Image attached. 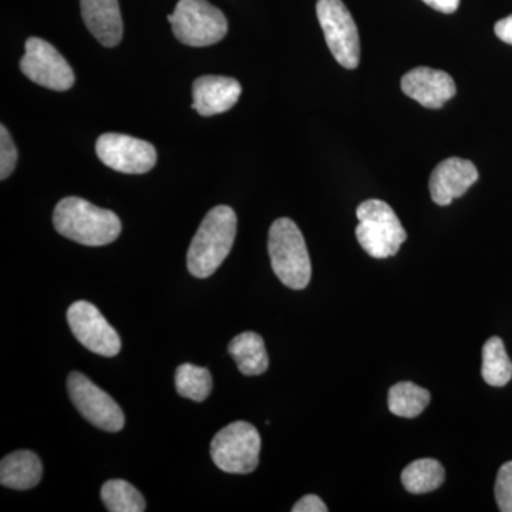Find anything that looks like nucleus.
<instances>
[{
    "instance_id": "412c9836",
    "label": "nucleus",
    "mask_w": 512,
    "mask_h": 512,
    "mask_svg": "<svg viewBox=\"0 0 512 512\" xmlns=\"http://www.w3.org/2000/svg\"><path fill=\"white\" fill-rule=\"evenodd\" d=\"M101 500L110 512L146 511V500L136 487L124 480H110L101 488Z\"/></svg>"
},
{
    "instance_id": "9b49d317",
    "label": "nucleus",
    "mask_w": 512,
    "mask_h": 512,
    "mask_svg": "<svg viewBox=\"0 0 512 512\" xmlns=\"http://www.w3.org/2000/svg\"><path fill=\"white\" fill-rule=\"evenodd\" d=\"M67 322L73 335L84 348L104 357L119 355L121 350L119 333L93 303L74 302L67 311Z\"/></svg>"
},
{
    "instance_id": "a878e982",
    "label": "nucleus",
    "mask_w": 512,
    "mask_h": 512,
    "mask_svg": "<svg viewBox=\"0 0 512 512\" xmlns=\"http://www.w3.org/2000/svg\"><path fill=\"white\" fill-rule=\"evenodd\" d=\"M494 32L497 37H500V40L512 46V15L498 20V22L495 23Z\"/></svg>"
},
{
    "instance_id": "bb28decb",
    "label": "nucleus",
    "mask_w": 512,
    "mask_h": 512,
    "mask_svg": "<svg viewBox=\"0 0 512 512\" xmlns=\"http://www.w3.org/2000/svg\"><path fill=\"white\" fill-rule=\"evenodd\" d=\"M423 2L437 12L447 13V15L456 12L460 6V0H423Z\"/></svg>"
},
{
    "instance_id": "aec40b11",
    "label": "nucleus",
    "mask_w": 512,
    "mask_h": 512,
    "mask_svg": "<svg viewBox=\"0 0 512 512\" xmlns=\"http://www.w3.org/2000/svg\"><path fill=\"white\" fill-rule=\"evenodd\" d=\"M481 375L485 383L503 387L512 379V362L505 352L503 340L494 336L485 342Z\"/></svg>"
},
{
    "instance_id": "4be33fe9",
    "label": "nucleus",
    "mask_w": 512,
    "mask_h": 512,
    "mask_svg": "<svg viewBox=\"0 0 512 512\" xmlns=\"http://www.w3.org/2000/svg\"><path fill=\"white\" fill-rule=\"evenodd\" d=\"M175 389L192 402H204L212 390V376L205 367L184 363L175 372Z\"/></svg>"
},
{
    "instance_id": "2eb2a0df",
    "label": "nucleus",
    "mask_w": 512,
    "mask_h": 512,
    "mask_svg": "<svg viewBox=\"0 0 512 512\" xmlns=\"http://www.w3.org/2000/svg\"><path fill=\"white\" fill-rule=\"evenodd\" d=\"M80 6L87 29L101 45H119L123 39V19L119 0H80Z\"/></svg>"
},
{
    "instance_id": "6ab92c4d",
    "label": "nucleus",
    "mask_w": 512,
    "mask_h": 512,
    "mask_svg": "<svg viewBox=\"0 0 512 512\" xmlns=\"http://www.w3.org/2000/svg\"><path fill=\"white\" fill-rule=\"evenodd\" d=\"M430 400L429 390L412 382H400L390 387L387 404L394 416L414 419L426 410Z\"/></svg>"
},
{
    "instance_id": "39448f33",
    "label": "nucleus",
    "mask_w": 512,
    "mask_h": 512,
    "mask_svg": "<svg viewBox=\"0 0 512 512\" xmlns=\"http://www.w3.org/2000/svg\"><path fill=\"white\" fill-rule=\"evenodd\" d=\"M174 36L184 45L207 47L221 42L228 32V22L220 9L207 0H180L168 15Z\"/></svg>"
},
{
    "instance_id": "f3484780",
    "label": "nucleus",
    "mask_w": 512,
    "mask_h": 512,
    "mask_svg": "<svg viewBox=\"0 0 512 512\" xmlns=\"http://www.w3.org/2000/svg\"><path fill=\"white\" fill-rule=\"evenodd\" d=\"M228 352L242 375L259 376L268 370V353L264 339L258 333L245 332L235 336L229 343Z\"/></svg>"
},
{
    "instance_id": "4468645a",
    "label": "nucleus",
    "mask_w": 512,
    "mask_h": 512,
    "mask_svg": "<svg viewBox=\"0 0 512 512\" xmlns=\"http://www.w3.org/2000/svg\"><path fill=\"white\" fill-rule=\"evenodd\" d=\"M241 84L231 77L202 76L192 84V109L204 117L225 113L237 104Z\"/></svg>"
},
{
    "instance_id": "1a4fd4ad",
    "label": "nucleus",
    "mask_w": 512,
    "mask_h": 512,
    "mask_svg": "<svg viewBox=\"0 0 512 512\" xmlns=\"http://www.w3.org/2000/svg\"><path fill=\"white\" fill-rule=\"evenodd\" d=\"M70 399L80 414L97 429L120 431L126 423L123 410L114 402L109 393L101 390L79 372H72L67 379Z\"/></svg>"
},
{
    "instance_id": "f03ea898",
    "label": "nucleus",
    "mask_w": 512,
    "mask_h": 512,
    "mask_svg": "<svg viewBox=\"0 0 512 512\" xmlns=\"http://www.w3.org/2000/svg\"><path fill=\"white\" fill-rule=\"evenodd\" d=\"M237 235V214L227 205L212 208L192 238L187 254L188 271L198 279L214 274L227 259Z\"/></svg>"
},
{
    "instance_id": "7ed1b4c3",
    "label": "nucleus",
    "mask_w": 512,
    "mask_h": 512,
    "mask_svg": "<svg viewBox=\"0 0 512 512\" xmlns=\"http://www.w3.org/2000/svg\"><path fill=\"white\" fill-rule=\"evenodd\" d=\"M268 252L272 269L288 288L305 289L311 282L312 264L301 229L289 218H279L269 229Z\"/></svg>"
},
{
    "instance_id": "5701e85b",
    "label": "nucleus",
    "mask_w": 512,
    "mask_h": 512,
    "mask_svg": "<svg viewBox=\"0 0 512 512\" xmlns=\"http://www.w3.org/2000/svg\"><path fill=\"white\" fill-rule=\"evenodd\" d=\"M18 163V148L5 126L0 127V178L6 180L15 171Z\"/></svg>"
},
{
    "instance_id": "a211bd4d",
    "label": "nucleus",
    "mask_w": 512,
    "mask_h": 512,
    "mask_svg": "<svg viewBox=\"0 0 512 512\" xmlns=\"http://www.w3.org/2000/svg\"><path fill=\"white\" fill-rule=\"evenodd\" d=\"M446 480V470L434 458H420L404 468L403 487L412 494H426L437 490Z\"/></svg>"
},
{
    "instance_id": "f257e3e1",
    "label": "nucleus",
    "mask_w": 512,
    "mask_h": 512,
    "mask_svg": "<svg viewBox=\"0 0 512 512\" xmlns=\"http://www.w3.org/2000/svg\"><path fill=\"white\" fill-rule=\"evenodd\" d=\"M53 225L64 238L86 247H103L121 234L120 218L79 197L63 198L53 212Z\"/></svg>"
},
{
    "instance_id": "20e7f679",
    "label": "nucleus",
    "mask_w": 512,
    "mask_h": 512,
    "mask_svg": "<svg viewBox=\"0 0 512 512\" xmlns=\"http://www.w3.org/2000/svg\"><path fill=\"white\" fill-rule=\"evenodd\" d=\"M356 238L360 247L376 259L389 258L399 252L407 232L396 212L387 202L367 200L357 207Z\"/></svg>"
},
{
    "instance_id": "393cba45",
    "label": "nucleus",
    "mask_w": 512,
    "mask_h": 512,
    "mask_svg": "<svg viewBox=\"0 0 512 512\" xmlns=\"http://www.w3.org/2000/svg\"><path fill=\"white\" fill-rule=\"evenodd\" d=\"M293 512H328V507L318 495H305L292 507Z\"/></svg>"
},
{
    "instance_id": "6e6552de",
    "label": "nucleus",
    "mask_w": 512,
    "mask_h": 512,
    "mask_svg": "<svg viewBox=\"0 0 512 512\" xmlns=\"http://www.w3.org/2000/svg\"><path fill=\"white\" fill-rule=\"evenodd\" d=\"M20 70L33 83L55 92L72 89L76 79L67 60L49 42L39 37L26 40Z\"/></svg>"
},
{
    "instance_id": "423d86ee",
    "label": "nucleus",
    "mask_w": 512,
    "mask_h": 512,
    "mask_svg": "<svg viewBox=\"0 0 512 512\" xmlns=\"http://www.w3.org/2000/svg\"><path fill=\"white\" fill-rule=\"evenodd\" d=\"M215 466L228 474H249L259 466L261 436L247 421H235L215 434L211 441Z\"/></svg>"
},
{
    "instance_id": "f8f14e48",
    "label": "nucleus",
    "mask_w": 512,
    "mask_h": 512,
    "mask_svg": "<svg viewBox=\"0 0 512 512\" xmlns=\"http://www.w3.org/2000/svg\"><path fill=\"white\" fill-rule=\"evenodd\" d=\"M402 90L427 109H441L457 92L450 74L430 67H416L404 74Z\"/></svg>"
},
{
    "instance_id": "b1692460",
    "label": "nucleus",
    "mask_w": 512,
    "mask_h": 512,
    "mask_svg": "<svg viewBox=\"0 0 512 512\" xmlns=\"http://www.w3.org/2000/svg\"><path fill=\"white\" fill-rule=\"evenodd\" d=\"M495 501L503 512H512V461L501 466L495 480Z\"/></svg>"
},
{
    "instance_id": "ddd939ff",
    "label": "nucleus",
    "mask_w": 512,
    "mask_h": 512,
    "mask_svg": "<svg viewBox=\"0 0 512 512\" xmlns=\"http://www.w3.org/2000/svg\"><path fill=\"white\" fill-rule=\"evenodd\" d=\"M476 165L463 158L451 157L441 161L430 177L431 200L441 207L463 197L468 188L477 183Z\"/></svg>"
},
{
    "instance_id": "9d476101",
    "label": "nucleus",
    "mask_w": 512,
    "mask_h": 512,
    "mask_svg": "<svg viewBox=\"0 0 512 512\" xmlns=\"http://www.w3.org/2000/svg\"><path fill=\"white\" fill-rule=\"evenodd\" d=\"M96 153L101 163L123 174H146L157 164L153 144L126 134H103L97 140Z\"/></svg>"
},
{
    "instance_id": "dca6fc26",
    "label": "nucleus",
    "mask_w": 512,
    "mask_h": 512,
    "mask_svg": "<svg viewBox=\"0 0 512 512\" xmlns=\"http://www.w3.org/2000/svg\"><path fill=\"white\" fill-rule=\"evenodd\" d=\"M42 474V461L33 451H15L0 463V483L12 490L26 491L35 488L42 480Z\"/></svg>"
},
{
    "instance_id": "0eeeda50",
    "label": "nucleus",
    "mask_w": 512,
    "mask_h": 512,
    "mask_svg": "<svg viewBox=\"0 0 512 512\" xmlns=\"http://www.w3.org/2000/svg\"><path fill=\"white\" fill-rule=\"evenodd\" d=\"M316 13L330 52L345 69L360 62V39L355 20L342 0H318Z\"/></svg>"
}]
</instances>
